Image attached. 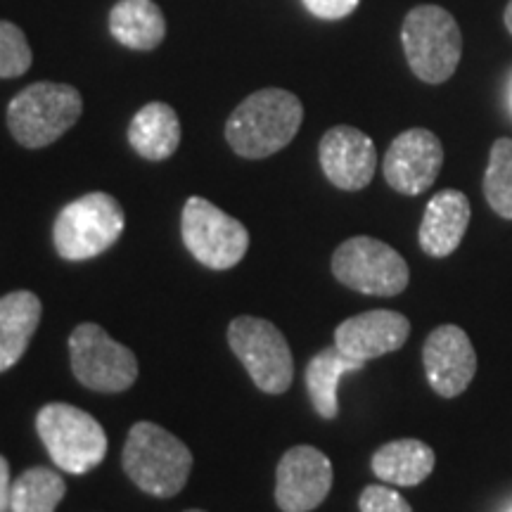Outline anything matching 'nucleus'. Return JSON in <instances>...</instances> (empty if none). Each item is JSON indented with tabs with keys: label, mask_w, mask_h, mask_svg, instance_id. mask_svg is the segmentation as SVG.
<instances>
[{
	"label": "nucleus",
	"mask_w": 512,
	"mask_h": 512,
	"mask_svg": "<svg viewBox=\"0 0 512 512\" xmlns=\"http://www.w3.org/2000/svg\"><path fill=\"white\" fill-rule=\"evenodd\" d=\"M67 494V484L50 467H31L12 482L10 512H55Z\"/></svg>",
	"instance_id": "22"
},
{
	"label": "nucleus",
	"mask_w": 512,
	"mask_h": 512,
	"mask_svg": "<svg viewBox=\"0 0 512 512\" xmlns=\"http://www.w3.org/2000/svg\"><path fill=\"white\" fill-rule=\"evenodd\" d=\"M181 235L188 252L211 271H228L245 259L249 233L226 211L204 197H190L183 207Z\"/></svg>",
	"instance_id": "9"
},
{
	"label": "nucleus",
	"mask_w": 512,
	"mask_h": 512,
	"mask_svg": "<svg viewBox=\"0 0 512 512\" xmlns=\"http://www.w3.org/2000/svg\"><path fill=\"white\" fill-rule=\"evenodd\" d=\"M302 3L318 19H344L358 8L361 0H302Z\"/></svg>",
	"instance_id": "26"
},
{
	"label": "nucleus",
	"mask_w": 512,
	"mask_h": 512,
	"mask_svg": "<svg viewBox=\"0 0 512 512\" xmlns=\"http://www.w3.org/2000/svg\"><path fill=\"white\" fill-rule=\"evenodd\" d=\"M131 482L155 498H174L188 484L192 453L181 439L155 422H136L121 456Z\"/></svg>",
	"instance_id": "2"
},
{
	"label": "nucleus",
	"mask_w": 512,
	"mask_h": 512,
	"mask_svg": "<svg viewBox=\"0 0 512 512\" xmlns=\"http://www.w3.org/2000/svg\"><path fill=\"white\" fill-rule=\"evenodd\" d=\"M128 143L150 162L169 159L181 145V121L174 107L166 102H150L140 107L128 126Z\"/></svg>",
	"instance_id": "18"
},
{
	"label": "nucleus",
	"mask_w": 512,
	"mask_h": 512,
	"mask_svg": "<svg viewBox=\"0 0 512 512\" xmlns=\"http://www.w3.org/2000/svg\"><path fill=\"white\" fill-rule=\"evenodd\" d=\"M228 344L261 392L285 394L294 380L290 344L271 320L240 316L228 325Z\"/></svg>",
	"instance_id": "7"
},
{
	"label": "nucleus",
	"mask_w": 512,
	"mask_h": 512,
	"mask_svg": "<svg viewBox=\"0 0 512 512\" xmlns=\"http://www.w3.org/2000/svg\"><path fill=\"white\" fill-rule=\"evenodd\" d=\"M422 363L430 387L444 399L460 396L477 373V354L470 337L458 325H439L422 347Z\"/></svg>",
	"instance_id": "13"
},
{
	"label": "nucleus",
	"mask_w": 512,
	"mask_h": 512,
	"mask_svg": "<svg viewBox=\"0 0 512 512\" xmlns=\"http://www.w3.org/2000/svg\"><path fill=\"white\" fill-rule=\"evenodd\" d=\"M470 200L460 190H441L427 202L425 216L420 223V247L422 252L437 259L453 254L463 242L467 226H470Z\"/></svg>",
	"instance_id": "16"
},
{
	"label": "nucleus",
	"mask_w": 512,
	"mask_h": 512,
	"mask_svg": "<svg viewBox=\"0 0 512 512\" xmlns=\"http://www.w3.org/2000/svg\"><path fill=\"white\" fill-rule=\"evenodd\" d=\"M10 494H12L10 465L8 460L0 456V512H10Z\"/></svg>",
	"instance_id": "27"
},
{
	"label": "nucleus",
	"mask_w": 512,
	"mask_h": 512,
	"mask_svg": "<svg viewBox=\"0 0 512 512\" xmlns=\"http://www.w3.org/2000/svg\"><path fill=\"white\" fill-rule=\"evenodd\" d=\"M110 34L131 50H155L166 36V19L155 0H119L110 10Z\"/></svg>",
	"instance_id": "21"
},
{
	"label": "nucleus",
	"mask_w": 512,
	"mask_h": 512,
	"mask_svg": "<svg viewBox=\"0 0 512 512\" xmlns=\"http://www.w3.org/2000/svg\"><path fill=\"white\" fill-rule=\"evenodd\" d=\"M318 157L323 174L339 190H363L375 176V143L354 126L330 128L320 140Z\"/></svg>",
	"instance_id": "14"
},
{
	"label": "nucleus",
	"mask_w": 512,
	"mask_h": 512,
	"mask_svg": "<svg viewBox=\"0 0 512 512\" xmlns=\"http://www.w3.org/2000/svg\"><path fill=\"white\" fill-rule=\"evenodd\" d=\"M505 27H508V31L512 34V0L508 3V8H505Z\"/></svg>",
	"instance_id": "28"
},
{
	"label": "nucleus",
	"mask_w": 512,
	"mask_h": 512,
	"mask_svg": "<svg viewBox=\"0 0 512 512\" xmlns=\"http://www.w3.org/2000/svg\"><path fill=\"white\" fill-rule=\"evenodd\" d=\"M401 43L413 74L425 83H444L458 69L463 36L451 12L439 5H418L403 19Z\"/></svg>",
	"instance_id": "6"
},
{
	"label": "nucleus",
	"mask_w": 512,
	"mask_h": 512,
	"mask_svg": "<svg viewBox=\"0 0 512 512\" xmlns=\"http://www.w3.org/2000/svg\"><path fill=\"white\" fill-rule=\"evenodd\" d=\"M366 363L358 361L344 354L342 349L328 347L320 354H316L306 366V389H309V399L313 403V411H316L323 420H335L339 415V399L337 389L339 380L347 373H356Z\"/></svg>",
	"instance_id": "20"
},
{
	"label": "nucleus",
	"mask_w": 512,
	"mask_h": 512,
	"mask_svg": "<svg viewBox=\"0 0 512 512\" xmlns=\"http://www.w3.org/2000/svg\"><path fill=\"white\" fill-rule=\"evenodd\" d=\"M69 358L76 380L93 392L119 394L138 380L136 354L95 323L74 328L69 337Z\"/></svg>",
	"instance_id": "10"
},
{
	"label": "nucleus",
	"mask_w": 512,
	"mask_h": 512,
	"mask_svg": "<svg viewBox=\"0 0 512 512\" xmlns=\"http://www.w3.org/2000/svg\"><path fill=\"white\" fill-rule=\"evenodd\" d=\"M486 202L498 216L512 221V140L498 138L491 147L484 176Z\"/></svg>",
	"instance_id": "23"
},
{
	"label": "nucleus",
	"mask_w": 512,
	"mask_h": 512,
	"mask_svg": "<svg viewBox=\"0 0 512 512\" xmlns=\"http://www.w3.org/2000/svg\"><path fill=\"white\" fill-rule=\"evenodd\" d=\"M34 55L24 31L12 22H0V79H17L27 74Z\"/></svg>",
	"instance_id": "24"
},
{
	"label": "nucleus",
	"mask_w": 512,
	"mask_h": 512,
	"mask_svg": "<svg viewBox=\"0 0 512 512\" xmlns=\"http://www.w3.org/2000/svg\"><path fill=\"white\" fill-rule=\"evenodd\" d=\"M358 508H361V512H413L399 491L382 484L366 486L361 498H358Z\"/></svg>",
	"instance_id": "25"
},
{
	"label": "nucleus",
	"mask_w": 512,
	"mask_h": 512,
	"mask_svg": "<svg viewBox=\"0 0 512 512\" xmlns=\"http://www.w3.org/2000/svg\"><path fill=\"white\" fill-rule=\"evenodd\" d=\"M332 489V463L316 446H294L275 470V503L283 512H311Z\"/></svg>",
	"instance_id": "11"
},
{
	"label": "nucleus",
	"mask_w": 512,
	"mask_h": 512,
	"mask_svg": "<svg viewBox=\"0 0 512 512\" xmlns=\"http://www.w3.org/2000/svg\"><path fill=\"white\" fill-rule=\"evenodd\" d=\"M373 472L384 484L418 486L434 472L437 456L425 441L396 439L380 446L373 456Z\"/></svg>",
	"instance_id": "19"
},
{
	"label": "nucleus",
	"mask_w": 512,
	"mask_h": 512,
	"mask_svg": "<svg viewBox=\"0 0 512 512\" xmlns=\"http://www.w3.org/2000/svg\"><path fill=\"white\" fill-rule=\"evenodd\" d=\"M332 273L349 290L370 297H396L411 280L406 259L387 242L368 235H358L335 249Z\"/></svg>",
	"instance_id": "8"
},
{
	"label": "nucleus",
	"mask_w": 512,
	"mask_h": 512,
	"mask_svg": "<svg viewBox=\"0 0 512 512\" xmlns=\"http://www.w3.org/2000/svg\"><path fill=\"white\" fill-rule=\"evenodd\" d=\"M304 121V105L283 88H264L240 102L226 124V140L235 155L266 159L287 147Z\"/></svg>",
	"instance_id": "1"
},
{
	"label": "nucleus",
	"mask_w": 512,
	"mask_h": 512,
	"mask_svg": "<svg viewBox=\"0 0 512 512\" xmlns=\"http://www.w3.org/2000/svg\"><path fill=\"white\" fill-rule=\"evenodd\" d=\"M126 214L107 192H88L69 202L53 223V242L64 261H88L121 238Z\"/></svg>",
	"instance_id": "5"
},
{
	"label": "nucleus",
	"mask_w": 512,
	"mask_h": 512,
	"mask_svg": "<svg viewBox=\"0 0 512 512\" xmlns=\"http://www.w3.org/2000/svg\"><path fill=\"white\" fill-rule=\"evenodd\" d=\"M36 432L50 460L69 475L95 470L110 448L100 422L72 403H46L36 415Z\"/></svg>",
	"instance_id": "4"
},
{
	"label": "nucleus",
	"mask_w": 512,
	"mask_h": 512,
	"mask_svg": "<svg viewBox=\"0 0 512 512\" xmlns=\"http://www.w3.org/2000/svg\"><path fill=\"white\" fill-rule=\"evenodd\" d=\"M185 512H204V510H185Z\"/></svg>",
	"instance_id": "29"
},
{
	"label": "nucleus",
	"mask_w": 512,
	"mask_h": 512,
	"mask_svg": "<svg viewBox=\"0 0 512 512\" xmlns=\"http://www.w3.org/2000/svg\"><path fill=\"white\" fill-rule=\"evenodd\" d=\"M444 164L441 140L427 128H411L389 145L384 155V178L401 195H422L437 181Z\"/></svg>",
	"instance_id": "12"
},
{
	"label": "nucleus",
	"mask_w": 512,
	"mask_h": 512,
	"mask_svg": "<svg viewBox=\"0 0 512 512\" xmlns=\"http://www.w3.org/2000/svg\"><path fill=\"white\" fill-rule=\"evenodd\" d=\"M81 93L67 83L38 81L19 91L8 105V128L19 145L38 150L53 145L79 121Z\"/></svg>",
	"instance_id": "3"
},
{
	"label": "nucleus",
	"mask_w": 512,
	"mask_h": 512,
	"mask_svg": "<svg viewBox=\"0 0 512 512\" xmlns=\"http://www.w3.org/2000/svg\"><path fill=\"white\" fill-rule=\"evenodd\" d=\"M411 335V320L399 311L377 309L358 313L337 325L335 344L344 354L368 363L373 358L399 351Z\"/></svg>",
	"instance_id": "15"
},
{
	"label": "nucleus",
	"mask_w": 512,
	"mask_h": 512,
	"mask_svg": "<svg viewBox=\"0 0 512 512\" xmlns=\"http://www.w3.org/2000/svg\"><path fill=\"white\" fill-rule=\"evenodd\" d=\"M41 299L29 290L0 297V373L17 366L41 323Z\"/></svg>",
	"instance_id": "17"
}]
</instances>
